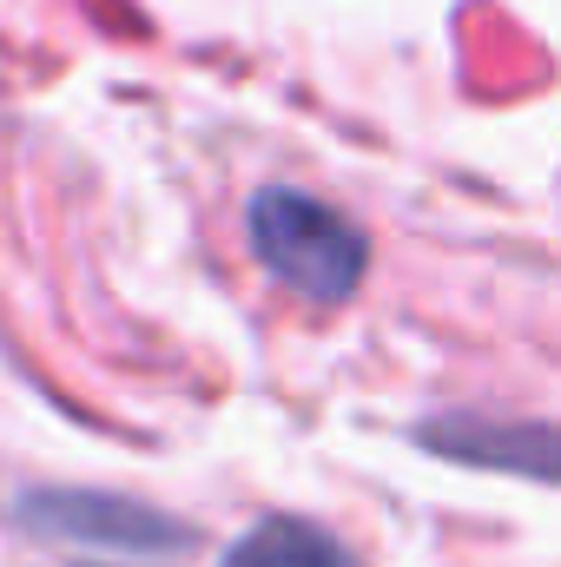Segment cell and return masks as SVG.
<instances>
[{
	"label": "cell",
	"instance_id": "1",
	"mask_svg": "<svg viewBox=\"0 0 561 567\" xmlns=\"http://www.w3.org/2000/svg\"><path fill=\"white\" fill-rule=\"evenodd\" d=\"M245 238H252V258L284 290H297L310 303H344L364 284V271H370L364 231L337 205H324V198H310L297 185H258L252 192Z\"/></svg>",
	"mask_w": 561,
	"mask_h": 567
},
{
	"label": "cell",
	"instance_id": "4",
	"mask_svg": "<svg viewBox=\"0 0 561 567\" xmlns=\"http://www.w3.org/2000/svg\"><path fill=\"white\" fill-rule=\"evenodd\" d=\"M218 567H364L330 528L304 522V515H265L258 528H245Z\"/></svg>",
	"mask_w": 561,
	"mask_h": 567
},
{
	"label": "cell",
	"instance_id": "2",
	"mask_svg": "<svg viewBox=\"0 0 561 567\" xmlns=\"http://www.w3.org/2000/svg\"><path fill=\"white\" fill-rule=\"evenodd\" d=\"M13 528L60 542V548H106V555H178L192 548V528L165 508H145L133 495L106 488H27L13 502Z\"/></svg>",
	"mask_w": 561,
	"mask_h": 567
},
{
	"label": "cell",
	"instance_id": "3",
	"mask_svg": "<svg viewBox=\"0 0 561 567\" xmlns=\"http://www.w3.org/2000/svg\"><path fill=\"white\" fill-rule=\"evenodd\" d=\"M417 435L429 455H449V462H469V468H516V475L561 482V429L489 423V416H436Z\"/></svg>",
	"mask_w": 561,
	"mask_h": 567
}]
</instances>
